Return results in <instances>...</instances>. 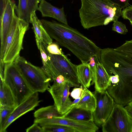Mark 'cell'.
Returning a JSON list of instances; mask_svg holds the SVG:
<instances>
[{
    "label": "cell",
    "mask_w": 132,
    "mask_h": 132,
    "mask_svg": "<svg viewBox=\"0 0 132 132\" xmlns=\"http://www.w3.org/2000/svg\"><path fill=\"white\" fill-rule=\"evenodd\" d=\"M40 20L51 37L69 50L82 63H88L92 57L99 59L101 48L76 29L54 21Z\"/></svg>",
    "instance_id": "1"
},
{
    "label": "cell",
    "mask_w": 132,
    "mask_h": 132,
    "mask_svg": "<svg viewBox=\"0 0 132 132\" xmlns=\"http://www.w3.org/2000/svg\"><path fill=\"white\" fill-rule=\"evenodd\" d=\"M80 1L79 16L84 29L107 25L122 16V8L109 0Z\"/></svg>",
    "instance_id": "2"
},
{
    "label": "cell",
    "mask_w": 132,
    "mask_h": 132,
    "mask_svg": "<svg viewBox=\"0 0 132 132\" xmlns=\"http://www.w3.org/2000/svg\"><path fill=\"white\" fill-rule=\"evenodd\" d=\"M29 24L15 15L0 51V60L4 64L14 62L20 56V52L23 49V38L29 29Z\"/></svg>",
    "instance_id": "3"
},
{
    "label": "cell",
    "mask_w": 132,
    "mask_h": 132,
    "mask_svg": "<svg viewBox=\"0 0 132 132\" xmlns=\"http://www.w3.org/2000/svg\"><path fill=\"white\" fill-rule=\"evenodd\" d=\"M98 60L110 75L118 76V82L132 77V58L107 48L101 49Z\"/></svg>",
    "instance_id": "4"
},
{
    "label": "cell",
    "mask_w": 132,
    "mask_h": 132,
    "mask_svg": "<svg viewBox=\"0 0 132 132\" xmlns=\"http://www.w3.org/2000/svg\"><path fill=\"white\" fill-rule=\"evenodd\" d=\"M14 62L34 93H43L47 90L52 79L42 68L34 65L20 56Z\"/></svg>",
    "instance_id": "5"
},
{
    "label": "cell",
    "mask_w": 132,
    "mask_h": 132,
    "mask_svg": "<svg viewBox=\"0 0 132 132\" xmlns=\"http://www.w3.org/2000/svg\"><path fill=\"white\" fill-rule=\"evenodd\" d=\"M3 80L12 92L17 106L34 93L14 62L4 64Z\"/></svg>",
    "instance_id": "6"
},
{
    "label": "cell",
    "mask_w": 132,
    "mask_h": 132,
    "mask_svg": "<svg viewBox=\"0 0 132 132\" xmlns=\"http://www.w3.org/2000/svg\"><path fill=\"white\" fill-rule=\"evenodd\" d=\"M102 126L103 132H132V119L123 105L116 103Z\"/></svg>",
    "instance_id": "7"
},
{
    "label": "cell",
    "mask_w": 132,
    "mask_h": 132,
    "mask_svg": "<svg viewBox=\"0 0 132 132\" xmlns=\"http://www.w3.org/2000/svg\"><path fill=\"white\" fill-rule=\"evenodd\" d=\"M47 54L56 70L57 76H63L70 83L72 87H79L77 74V65L73 63L64 55Z\"/></svg>",
    "instance_id": "8"
},
{
    "label": "cell",
    "mask_w": 132,
    "mask_h": 132,
    "mask_svg": "<svg viewBox=\"0 0 132 132\" xmlns=\"http://www.w3.org/2000/svg\"><path fill=\"white\" fill-rule=\"evenodd\" d=\"M93 93L96 100V107L93 112V121L100 127L109 118L116 103L107 90L102 92L95 90Z\"/></svg>",
    "instance_id": "9"
},
{
    "label": "cell",
    "mask_w": 132,
    "mask_h": 132,
    "mask_svg": "<svg viewBox=\"0 0 132 132\" xmlns=\"http://www.w3.org/2000/svg\"><path fill=\"white\" fill-rule=\"evenodd\" d=\"M72 87L67 81L61 83L54 82L47 90L51 95L54 105L61 113L64 114L71 108L73 102L69 97V90Z\"/></svg>",
    "instance_id": "10"
},
{
    "label": "cell",
    "mask_w": 132,
    "mask_h": 132,
    "mask_svg": "<svg viewBox=\"0 0 132 132\" xmlns=\"http://www.w3.org/2000/svg\"><path fill=\"white\" fill-rule=\"evenodd\" d=\"M34 122L42 126L49 124L64 125L74 129L77 132H95L98 130V126L93 121L86 122L62 117H53L46 118L35 119Z\"/></svg>",
    "instance_id": "11"
},
{
    "label": "cell",
    "mask_w": 132,
    "mask_h": 132,
    "mask_svg": "<svg viewBox=\"0 0 132 132\" xmlns=\"http://www.w3.org/2000/svg\"><path fill=\"white\" fill-rule=\"evenodd\" d=\"M1 1L0 51L2 49L7 35L16 15L15 10L16 6L14 2L12 0H1Z\"/></svg>",
    "instance_id": "12"
},
{
    "label": "cell",
    "mask_w": 132,
    "mask_h": 132,
    "mask_svg": "<svg viewBox=\"0 0 132 132\" xmlns=\"http://www.w3.org/2000/svg\"><path fill=\"white\" fill-rule=\"evenodd\" d=\"M39 98L38 92L34 93L24 101L17 106L0 128V132H6L8 126L16 120L27 112L34 110L41 102Z\"/></svg>",
    "instance_id": "13"
},
{
    "label": "cell",
    "mask_w": 132,
    "mask_h": 132,
    "mask_svg": "<svg viewBox=\"0 0 132 132\" xmlns=\"http://www.w3.org/2000/svg\"><path fill=\"white\" fill-rule=\"evenodd\" d=\"M96 64L94 69L92 70V83L94 84L95 90L102 92L107 90L110 85V75L98 59H96Z\"/></svg>",
    "instance_id": "14"
},
{
    "label": "cell",
    "mask_w": 132,
    "mask_h": 132,
    "mask_svg": "<svg viewBox=\"0 0 132 132\" xmlns=\"http://www.w3.org/2000/svg\"><path fill=\"white\" fill-rule=\"evenodd\" d=\"M38 10L41 12L43 17H52L62 23L68 25L63 6L59 8L52 5L45 0H42Z\"/></svg>",
    "instance_id": "15"
},
{
    "label": "cell",
    "mask_w": 132,
    "mask_h": 132,
    "mask_svg": "<svg viewBox=\"0 0 132 132\" xmlns=\"http://www.w3.org/2000/svg\"><path fill=\"white\" fill-rule=\"evenodd\" d=\"M30 23L32 25L37 47L42 43L48 45L52 43V38L45 29L41 20L37 17L35 12L31 15Z\"/></svg>",
    "instance_id": "16"
},
{
    "label": "cell",
    "mask_w": 132,
    "mask_h": 132,
    "mask_svg": "<svg viewBox=\"0 0 132 132\" xmlns=\"http://www.w3.org/2000/svg\"><path fill=\"white\" fill-rule=\"evenodd\" d=\"M42 0H19L15 10L17 16L27 23H30L31 14L38 10V4Z\"/></svg>",
    "instance_id": "17"
},
{
    "label": "cell",
    "mask_w": 132,
    "mask_h": 132,
    "mask_svg": "<svg viewBox=\"0 0 132 132\" xmlns=\"http://www.w3.org/2000/svg\"><path fill=\"white\" fill-rule=\"evenodd\" d=\"M47 45L42 43L38 48L40 50L42 60L43 66L42 68L47 76L54 80L57 76V72L55 66L47 54Z\"/></svg>",
    "instance_id": "18"
},
{
    "label": "cell",
    "mask_w": 132,
    "mask_h": 132,
    "mask_svg": "<svg viewBox=\"0 0 132 132\" xmlns=\"http://www.w3.org/2000/svg\"><path fill=\"white\" fill-rule=\"evenodd\" d=\"M81 95L80 100L74 106L93 112L96 106V99L93 93L84 87Z\"/></svg>",
    "instance_id": "19"
},
{
    "label": "cell",
    "mask_w": 132,
    "mask_h": 132,
    "mask_svg": "<svg viewBox=\"0 0 132 132\" xmlns=\"http://www.w3.org/2000/svg\"><path fill=\"white\" fill-rule=\"evenodd\" d=\"M78 81L83 87L89 88L92 81L93 72L89 63H82L77 65Z\"/></svg>",
    "instance_id": "20"
},
{
    "label": "cell",
    "mask_w": 132,
    "mask_h": 132,
    "mask_svg": "<svg viewBox=\"0 0 132 132\" xmlns=\"http://www.w3.org/2000/svg\"><path fill=\"white\" fill-rule=\"evenodd\" d=\"M0 106L15 108L17 106L15 98L11 90L0 78Z\"/></svg>",
    "instance_id": "21"
},
{
    "label": "cell",
    "mask_w": 132,
    "mask_h": 132,
    "mask_svg": "<svg viewBox=\"0 0 132 132\" xmlns=\"http://www.w3.org/2000/svg\"><path fill=\"white\" fill-rule=\"evenodd\" d=\"M62 117L79 121H93V112L74 106L72 107Z\"/></svg>",
    "instance_id": "22"
},
{
    "label": "cell",
    "mask_w": 132,
    "mask_h": 132,
    "mask_svg": "<svg viewBox=\"0 0 132 132\" xmlns=\"http://www.w3.org/2000/svg\"><path fill=\"white\" fill-rule=\"evenodd\" d=\"M64 114L60 113L54 105L41 108L34 113L35 119H43L53 117H62Z\"/></svg>",
    "instance_id": "23"
},
{
    "label": "cell",
    "mask_w": 132,
    "mask_h": 132,
    "mask_svg": "<svg viewBox=\"0 0 132 132\" xmlns=\"http://www.w3.org/2000/svg\"><path fill=\"white\" fill-rule=\"evenodd\" d=\"M41 127L43 132H77L73 128L62 125L49 124Z\"/></svg>",
    "instance_id": "24"
},
{
    "label": "cell",
    "mask_w": 132,
    "mask_h": 132,
    "mask_svg": "<svg viewBox=\"0 0 132 132\" xmlns=\"http://www.w3.org/2000/svg\"><path fill=\"white\" fill-rule=\"evenodd\" d=\"M116 50L132 58V39L126 40L121 45L114 48Z\"/></svg>",
    "instance_id": "25"
},
{
    "label": "cell",
    "mask_w": 132,
    "mask_h": 132,
    "mask_svg": "<svg viewBox=\"0 0 132 132\" xmlns=\"http://www.w3.org/2000/svg\"><path fill=\"white\" fill-rule=\"evenodd\" d=\"M15 108L7 106H0V128L2 127Z\"/></svg>",
    "instance_id": "26"
},
{
    "label": "cell",
    "mask_w": 132,
    "mask_h": 132,
    "mask_svg": "<svg viewBox=\"0 0 132 132\" xmlns=\"http://www.w3.org/2000/svg\"><path fill=\"white\" fill-rule=\"evenodd\" d=\"M112 30L121 34H126L128 30L125 24L117 19L113 21Z\"/></svg>",
    "instance_id": "27"
},
{
    "label": "cell",
    "mask_w": 132,
    "mask_h": 132,
    "mask_svg": "<svg viewBox=\"0 0 132 132\" xmlns=\"http://www.w3.org/2000/svg\"><path fill=\"white\" fill-rule=\"evenodd\" d=\"M48 52L50 53L55 55H64L61 49H60L58 45L55 43H52L47 46Z\"/></svg>",
    "instance_id": "28"
},
{
    "label": "cell",
    "mask_w": 132,
    "mask_h": 132,
    "mask_svg": "<svg viewBox=\"0 0 132 132\" xmlns=\"http://www.w3.org/2000/svg\"><path fill=\"white\" fill-rule=\"evenodd\" d=\"M122 16L124 19L132 20V5L130 4L123 9Z\"/></svg>",
    "instance_id": "29"
},
{
    "label": "cell",
    "mask_w": 132,
    "mask_h": 132,
    "mask_svg": "<svg viewBox=\"0 0 132 132\" xmlns=\"http://www.w3.org/2000/svg\"><path fill=\"white\" fill-rule=\"evenodd\" d=\"M82 85L79 88L75 87L70 93V95L73 99H76L79 97L81 95L83 90Z\"/></svg>",
    "instance_id": "30"
},
{
    "label": "cell",
    "mask_w": 132,
    "mask_h": 132,
    "mask_svg": "<svg viewBox=\"0 0 132 132\" xmlns=\"http://www.w3.org/2000/svg\"><path fill=\"white\" fill-rule=\"evenodd\" d=\"M27 132H43L42 127L38 125L36 123H34L26 129Z\"/></svg>",
    "instance_id": "31"
},
{
    "label": "cell",
    "mask_w": 132,
    "mask_h": 132,
    "mask_svg": "<svg viewBox=\"0 0 132 132\" xmlns=\"http://www.w3.org/2000/svg\"><path fill=\"white\" fill-rule=\"evenodd\" d=\"M112 2L119 5L122 9H123L127 6L125 4L121 2L119 0H109Z\"/></svg>",
    "instance_id": "32"
},
{
    "label": "cell",
    "mask_w": 132,
    "mask_h": 132,
    "mask_svg": "<svg viewBox=\"0 0 132 132\" xmlns=\"http://www.w3.org/2000/svg\"><path fill=\"white\" fill-rule=\"evenodd\" d=\"M125 108L132 119V107L127 105Z\"/></svg>",
    "instance_id": "33"
},
{
    "label": "cell",
    "mask_w": 132,
    "mask_h": 132,
    "mask_svg": "<svg viewBox=\"0 0 132 132\" xmlns=\"http://www.w3.org/2000/svg\"><path fill=\"white\" fill-rule=\"evenodd\" d=\"M128 105L132 107V101L131 102H130L128 104Z\"/></svg>",
    "instance_id": "34"
},
{
    "label": "cell",
    "mask_w": 132,
    "mask_h": 132,
    "mask_svg": "<svg viewBox=\"0 0 132 132\" xmlns=\"http://www.w3.org/2000/svg\"><path fill=\"white\" fill-rule=\"evenodd\" d=\"M129 21L131 25L132 26V20H130Z\"/></svg>",
    "instance_id": "35"
}]
</instances>
